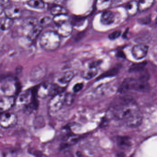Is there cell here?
I'll list each match as a JSON object with an SVG mask.
<instances>
[{
	"mask_svg": "<svg viewBox=\"0 0 157 157\" xmlns=\"http://www.w3.org/2000/svg\"><path fill=\"white\" fill-rule=\"evenodd\" d=\"M16 152L13 149H6L3 151L2 155L3 156H16Z\"/></svg>",
	"mask_w": 157,
	"mask_h": 157,
	"instance_id": "cell-33",
	"label": "cell"
},
{
	"mask_svg": "<svg viewBox=\"0 0 157 157\" xmlns=\"http://www.w3.org/2000/svg\"><path fill=\"white\" fill-rule=\"evenodd\" d=\"M121 30H115L109 35V38L111 40H114L118 38L121 36Z\"/></svg>",
	"mask_w": 157,
	"mask_h": 157,
	"instance_id": "cell-32",
	"label": "cell"
},
{
	"mask_svg": "<svg viewBox=\"0 0 157 157\" xmlns=\"http://www.w3.org/2000/svg\"><path fill=\"white\" fill-rule=\"evenodd\" d=\"M116 142L118 146L122 148H128L132 145L131 138L127 136H118Z\"/></svg>",
	"mask_w": 157,
	"mask_h": 157,
	"instance_id": "cell-20",
	"label": "cell"
},
{
	"mask_svg": "<svg viewBox=\"0 0 157 157\" xmlns=\"http://www.w3.org/2000/svg\"><path fill=\"white\" fill-rule=\"evenodd\" d=\"M155 3V0H139L138 2L139 11L145 12L151 8Z\"/></svg>",
	"mask_w": 157,
	"mask_h": 157,
	"instance_id": "cell-22",
	"label": "cell"
},
{
	"mask_svg": "<svg viewBox=\"0 0 157 157\" xmlns=\"http://www.w3.org/2000/svg\"><path fill=\"white\" fill-rule=\"evenodd\" d=\"M14 96H5L0 98V112H6L14 106L16 103Z\"/></svg>",
	"mask_w": 157,
	"mask_h": 157,
	"instance_id": "cell-9",
	"label": "cell"
},
{
	"mask_svg": "<svg viewBox=\"0 0 157 157\" xmlns=\"http://www.w3.org/2000/svg\"><path fill=\"white\" fill-rule=\"evenodd\" d=\"M44 120H42V118L41 117H38L36 120H35V126L36 127L38 128V127H41V125L40 124V122L43 123Z\"/></svg>",
	"mask_w": 157,
	"mask_h": 157,
	"instance_id": "cell-36",
	"label": "cell"
},
{
	"mask_svg": "<svg viewBox=\"0 0 157 157\" xmlns=\"http://www.w3.org/2000/svg\"><path fill=\"white\" fill-rule=\"evenodd\" d=\"M21 85L18 81L13 79H7L2 84V90L6 96H14L21 90Z\"/></svg>",
	"mask_w": 157,
	"mask_h": 157,
	"instance_id": "cell-5",
	"label": "cell"
},
{
	"mask_svg": "<svg viewBox=\"0 0 157 157\" xmlns=\"http://www.w3.org/2000/svg\"><path fill=\"white\" fill-rule=\"evenodd\" d=\"M120 68H120V66H117V67L113 68L112 69L109 70V71L105 72V73L101 74L100 77H98V79L109 77H113L116 76L120 72Z\"/></svg>",
	"mask_w": 157,
	"mask_h": 157,
	"instance_id": "cell-28",
	"label": "cell"
},
{
	"mask_svg": "<svg viewBox=\"0 0 157 157\" xmlns=\"http://www.w3.org/2000/svg\"><path fill=\"white\" fill-rule=\"evenodd\" d=\"M45 3L42 0H29L27 2L29 6L35 9H41L45 7Z\"/></svg>",
	"mask_w": 157,
	"mask_h": 157,
	"instance_id": "cell-26",
	"label": "cell"
},
{
	"mask_svg": "<svg viewBox=\"0 0 157 157\" xmlns=\"http://www.w3.org/2000/svg\"><path fill=\"white\" fill-rule=\"evenodd\" d=\"M83 86H84V84L83 83H77L74 86L73 88V90L75 93H77L83 88Z\"/></svg>",
	"mask_w": 157,
	"mask_h": 157,
	"instance_id": "cell-34",
	"label": "cell"
},
{
	"mask_svg": "<svg viewBox=\"0 0 157 157\" xmlns=\"http://www.w3.org/2000/svg\"><path fill=\"white\" fill-rule=\"evenodd\" d=\"M13 20L6 16L0 18V30L6 31L10 29L13 25Z\"/></svg>",
	"mask_w": 157,
	"mask_h": 157,
	"instance_id": "cell-21",
	"label": "cell"
},
{
	"mask_svg": "<svg viewBox=\"0 0 157 157\" xmlns=\"http://www.w3.org/2000/svg\"><path fill=\"white\" fill-rule=\"evenodd\" d=\"M65 96L66 93L63 92L52 96L48 103V110L51 113H56L61 109L65 105Z\"/></svg>",
	"mask_w": 157,
	"mask_h": 157,
	"instance_id": "cell-3",
	"label": "cell"
},
{
	"mask_svg": "<svg viewBox=\"0 0 157 157\" xmlns=\"http://www.w3.org/2000/svg\"><path fill=\"white\" fill-rule=\"evenodd\" d=\"M48 71L47 65L41 63L34 66L29 74V79L33 83H37L42 80L46 76Z\"/></svg>",
	"mask_w": 157,
	"mask_h": 157,
	"instance_id": "cell-4",
	"label": "cell"
},
{
	"mask_svg": "<svg viewBox=\"0 0 157 157\" xmlns=\"http://www.w3.org/2000/svg\"><path fill=\"white\" fill-rule=\"evenodd\" d=\"M52 20V19L50 17L47 16L44 17L40 19V21H39V23L40 25L42 26L43 27L45 26H47L49 25L51 23Z\"/></svg>",
	"mask_w": 157,
	"mask_h": 157,
	"instance_id": "cell-30",
	"label": "cell"
},
{
	"mask_svg": "<svg viewBox=\"0 0 157 157\" xmlns=\"http://www.w3.org/2000/svg\"><path fill=\"white\" fill-rule=\"evenodd\" d=\"M5 16L11 19H18L21 17L22 15V9L20 7L14 5H10L4 9Z\"/></svg>",
	"mask_w": 157,
	"mask_h": 157,
	"instance_id": "cell-10",
	"label": "cell"
},
{
	"mask_svg": "<svg viewBox=\"0 0 157 157\" xmlns=\"http://www.w3.org/2000/svg\"><path fill=\"white\" fill-rule=\"evenodd\" d=\"M138 79L137 78L128 77L124 80L119 88V92L124 93L130 90H137Z\"/></svg>",
	"mask_w": 157,
	"mask_h": 157,
	"instance_id": "cell-7",
	"label": "cell"
},
{
	"mask_svg": "<svg viewBox=\"0 0 157 157\" xmlns=\"http://www.w3.org/2000/svg\"><path fill=\"white\" fill-rule=\"evenodd\" d=\"M60 37L57 32L52 30L46 31L40 37V44L45 51H53L57 50L60 45Z\"/></svg>",
	"mask_w": 157,
	"mask_h": 157,
	"instance_id": "cell-2",
	"label": "cell"
},
{
	"mask_svg": "<svg viewBox=\"0 0 157 157\" xmlns=\"http://www.w3.org/2000/svg\"><path fill=\"white\" fill-rule=\"evenodd\" d=\"M43 27L40 26L39 24L34 27L32 29H30L27 34V37L29 40L31 41H35L39 36L40 34L42 31Z\"/></svg>",
	"mask_w": 157,
	"mask_h": 157,
	"instance_id": "cell-19",
	"label": "cell"
},
{
	"mask_svg": "<svg viewBox=\"0 0 157 157\" xmlns=\"http://www.w3.org/2000/svg\"><path fill=\"white\" fill-rule=\"evenodd\" d=\"M1 113H0V115H1Z\"/></svg>",
	"mask_w": 157,
	"mask_h": 157,
	"instance_id": "cell-41",
	"label": "cell"
},
{
	"mask_svg": "<svg viewBox=\"0 0 157 157\" xmlns=\"http://www.w3.org/2000/svg\"><path fill=\"white\" fill-rule=\"evenodd\" d=\"M51 14L53 16L61 14H67V10L62 6L56 5L51 7L50 9Z\"/></svg>",
	"mask_w": 157,
	"mask_h": 157,
	"instance_id": "cell-24",
	"label": "cell"
},
{
	"mask_svg": "<svg viewBox=\"0 0 157 157\" xmlns=\"http://www.w3.org/2000/svg\"><path fill=\"white\" fill-rule=\"evenodd\" d=\"M98 67L89 65L88 68L83 71L82 73V77L86 80H90L95 77L98 74Z\"/></svg>",
	"mask_w": 157,
	"mask_h": 157,
	"instance_id": "cell-18",
	"label": "cell"
},
{
	"mask_svg": "<svg viewBox=\"0 0 157 157\" xmlns=\"http://www.w3.org/2000/svg\"><path fill=\"white\" fill-rule=\"evenodd\" d=\"M39 24V23L37 18L34 17H28L23 21L22 26L24 29L28 30L29 32Z\"/></svg>",
	"mask_w": 157,
	"mask_h": 157,
	"instance_id": "cell-17",
	"label": "cell"
},
{
	"mask_svg": "<svg viewBox=\"0 0 157 157\" xmlns=\"http://www.w3.org/2000/svg\"><path fill=\"white\" fill-rule=\"evenodd\" d=\"M4 7L3 6H2L1 4H0V15L2 14L3 12L4 11Z\"/></svg>",
	"mask_w": 157,
	"mask_h": 157,
	"instance_id": "cell-39",
	"label": "cell"
},
{
	"mask_svg": "<svg viewBox=\"0 0 157 157\" xmlns=\"http://www.w3.org/2000/svg\"><path fill=\"white\" fill-rule=\"evenodd\" d=\"M64 88L60 86L59 84H51L50 89V96H53L59 93L64 92Z\"/></svg>",
	"mask_w": 157,
	"mask_h": 157,
	"instance_id": "cell-27",
	"label": "cell"
},
{
	"mask_svg": "<svg viewBox=\"0 0 157 157\" xmlns=\"http://www.w3.org/2000/svg\"><path fill=\"white\" fill-rule=\"evenodd\" d=\"M126 11L128 15L134 16L137 14L139 11L138 2L136 0H132L127 3L126 7Z\"/></svg>",
	"mask_w": 157,
	"mask_h": 157,
	"instance_id": "cell-15",
	"label": "cell"
},
{
	"mask_svg": "<svg viewBox=\"0 0 157 157\" xmlns=\"http://www.w3.org/2000/svg\"><path fill=\"white\" fill-rule=\"evenodd\" d=\"M69 19H70V18L67 14H61L54 16L52 20L58 26L66 21H69Z\"/></svg>",
	"mask_w": 157,
	"mask_h": 157,
	"instance_id": "cell-23",
	"label": "cell"
},
{
	"mask_svg": "<svg viewBox=\"0 0 157 157\" xmlns=\"http://www.w3.org/2000/svg\"><path fill=\"white\" fill-rule=\"evenodd\" d=\"M139 111V108L136 102L129 100L114 106L112 108L110 112L113 119L125 121Z\"/></svg>",
	"mask_w": 157,
	"mask_h": 157,
	"instance_id": "cell-1",
	"label": "cell"
},
{
	"mask_svg": "<svg viewBox=\"0 0 157 157\" xmlns=\"http://www.w3.org/2000/svg\"><path fill=\"white\" fill-rule=\"evenodd\" d=\"M154 53H155V56L156 58L157 59V46L156 47V48H155L154 49Z\"/></svg>",
	"mask_w": 157,
	"mask_h": 157,
	"instance_id": "cell-40",
	"label": "cell"
},
{
	"mask_svg": "<svg viewBox=\"0 0 157 157\" xmlns=\"http://www.w3.org/2000/svg\"><path fill=\"white\" fill-rule=\"evenodd\" d=\"M115 21V17L113 13L110 11L102 12L101 16V23L105 26L111 25Z\"/></svg>",
	"mask_w": 157,
	"mask_h": 157,
	"instance_id": "cell-14",
	"label": "cell"
},
{
	"mask_svg": "<svg viewBox=\"0 0 157 157\" xmlns=\"http://www.w3.org/2000/svg\"><path fill=\"white\" fill-rule=\"evenodd\" d=\"M0 4L5 8L11 5V2L10 0H0Z\"/></svg>",
	"mask_w": 157,
	"mask_h": 157,
	"instance_id": "cell-35",
	"label": "cell"
},
{
	"mask_svg": "<svg viewBox=\"0 0 157 157\" xmlns=\"http://www.w3.org/2000/svg\"><path fill=\"white\" fill-rule=\"evenodd\" d=\"M51 83L43 82L36 87V95L38 97L45 98L50 96V89Z\"/></svg>",
	"mask_w": 157,
	"mask_h": 157,
	"instance_id": "cell-12",
	"label": "cell"
},
{
	"mask_svg": "<svg viewBox=\"0 0 157 157\" xmlns=\"http://www.w3.org/2000/svg\"><path fill=\"white\" fill-rule=\"evenodd\" d=\"M45 3H52L56 0H42Z\"/></svg>",
	"mask_w": 157,
	"mask_h": 157,
	"instance_id": "cell-37",
	"label": "cell"
},
{
	"mask_svg": "<svg viewBox=\"0 0 157 157\" xmlns=\"http://www.w3.org/2000/svg\"><path fill=\"white\" fill-rule=\"evenodd\" d=\"M18 119L13 113L4 112L0 115V126L4 129H9L16 125Z\"/></svg>",
	"mask_w": 157,
	"mask_h": 157,
	"instance_id": "cell-6",
	"label": "cell"
},
{
	"mask_svg": "<svg viewBox=\"0 0 157 157\" xmlns=\"http://www.w3.org/2000/svg\"><path fill=\"white\" fill-rule=\"evenodd\" d=\"M74 96L71 93H67L65 96V105L70 106L74 100Z\"/></svg>",
	"mask_w": 157,
	"mask_h": 157,
	"instance_id": "cell-31",
	"label": "cell"
},
{
	"mask_svg": "<svg viewBox=\"0 0 157 157\" xmlns=\"http://www.w3.org/2000/svg\"><path fill=\"white\" fill-rule=\"evenodd\" d=\"M73 26L70 20L58 26L57 33L60 37H67L72 34Z\"/></svg>",
	"mask_w": 157,
	"mask_h": 157,
	"instance_id": "cell-11",
	"label": "cell"
},
{
	"mask_svg": "<svg viewBox=\"0 0 157 157\" xmlns=\"http://www.w3.org/2000/svg\"><path fill=\"white\" fill-rule=\"evenodd\" d=\"M74 73L71 71H66L62 73L58 78L59 83L62 84H66L70 83L74 77Z\"/></svg>",
	"mask_w": 157,
	"mask_h": 157,
	"instance_id": "cell-16",
	"label": "cell"
},
{
	"mask_svg": "<svg viewBox=\"0 0 157 157\" xmlns=\"http://www.w3.org/2000/svg\"><path fill=\"white\" fill-rule=\"evenodd\" d=\"M148 49V46L145 44H137L133 46L132 49V55L136 60H142L147 55Z\"/></svg>",
	"mask_w": 157,
	"mask_h": 157,
	"instance_id": "cell-8",
	"label": "cell"
},
{
	"mask_svg": "<svg viewBox=\"0 0 157 157\" xmlns=\"http://www.w3.org/2000/svg\"><path fill=\"white\" fill-rule=\"evenodd\" d=\"M143 119V116L140 113V111H139L124 121L125 124L128 127L136 128L142 124Z\"/></svg>",
	"mask_w": 157,
	"mask_h": 157,
	"instance_id": "cell-13",
	"label": "cell"
},
{
	"mask_svg": "<svg viewBox=\"0 0 157 157\" xmlns=\"http://www.w3.org/2000/svg\"><path fill=\"white\" fill-rule=\"evenodd\" d=\"M118 56L120 57H122V58H124L125 57L124 53L123 52H119L118 53Z\"/></svg>",
	"mask_w": 157,
	"mask_h": 157,
	"instance_id": "cell-38",
	"label": "cell"
},
{
	"mask_svg": "<svg viewBox=\"0 0 157 157\" xmlns=\"http://www.w3.org/2000/svg\"><path fill=\"white\" fill-rule=\"evenodd\" d=\"M146 62L134 63L132 65L129 69L130 73H138L145 70V66L146 65Z\"/></svg>",
	"mask_w": 157,
	"mask_h": 157,
	"instance_id": "cell-25",
	"label": "cell"
},
{
	"mask_svg": "<svg viewBox=\"0 0 157 157\" xmlns=\"http://www.w3.org/2000/svg\"><path fill=\"white\" fill-rule=\"evenodd\" d=\"M111 0H97V6L99 10H104L109 7Z\"/></svg>",
	"mask_w": 157,
	"mask_h": 157,
	"instance_id": "cell-29",
	"label": "cell"
}]
</instances>
